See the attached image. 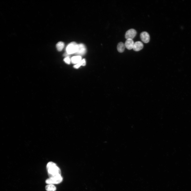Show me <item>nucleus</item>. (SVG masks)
<instances>
[{
	"label": "nucleus",
	"instance_id": "obj_1",
	"mask_svg": "<svg viewBox=\"0 0 191 191\" xmlns=\"http://www.w3.org/2000/svg\"><path fill=\"white\" fill-rule=\"evenodd\" d=\"M48 175L50 178H54L61 176V171L60 168L55 163L50 162L47 166Z\"/></svg>",
	"mask_w": 191,
	"mask_h": 191
},
{
	"label": "nucleus",
	"instance_id": "obj_2",
	"mask_svg": "<svg viewBox=\"0 0 191 191\" xmlns=\"http://www.w3.org/2000/svg\"><path fill=\"white\" fill-rule=\"evenodd\" d=\"M78 48V45L76 42H71L67 46L66 49V53L68 55L76 53Z\"/></svg>",
	"mask_w": 191,
	"mask_h": 191
},
{
	"label": "nucleus",
	"instance_id": "obj_3",
	"mask_svg": "<svg viewBox=\"0 0 191 191\" xmlns=\"http://www.w3.org/2000/svg\"><path fill=\"white\" fill-rule=\"evenodd\" d=\"M63 181V178L61 176L59 177L49 178L46 181V183L47 184H58L60 183Z\"/></svg>",
	"mask_w": 191,
	"mask_h": 191
},
{
	"label": "nucleus",
	"instance_id": "obj_4",
	"mask_svg": "<svg viewBox=\"0 0 191 191\" xmlns=\"http://www.w3.org/2000/svg\"><path fill=\"white\" fill-rule=\"evenodd\" d=\"M137 34L136 31L134 29H131L127 31L125 33V37L126 39H133Z\"/></svg>",
	"mask_w": 191,
	"mask_h": 191
},
{
	"label": "nucleus",
	"instance_id": "obj_5",
	"mask_svg": "<svg viewBox=\"0 0 191 191\" xmlns=\"http://www.w3.org/2000/svg\"><path fill=\"white\" fill-rule=\"evenodd\" d=\"M86 49L85 46L83 44L78 45V50L75 53L78 56H83L86 54Z\"/></svg>",
	"mask_w": 191,
	"mask_h": 191
},
{
	"label": "nucleus",
	"instance_id": "obj_6",
	"mask_svg": "<svg viewBox=\"0 0 191 191\" xmlns=\"http://www.w3.org/2000/svg\"><path fill=\"white\" fill-rule=\"evenodd\" d=\"M140 37L141 40L145 43H148L150 41V35L146 32H142L140 34Z\"/></svg>",
	"mask_w": 191,
	"mask_h": 191
},
{
	"label": "nucleus",
	"instance_id": "obj_7",
	"mask_svg": "<svg viewBox=\"0 0 191 191\" xmlns=\"http://www.w3.org/2000/svg\"><path fill=\"white\" fill-rule=\"evenodd\" d=\"M144 45L142 42L140 41H137L135 42L133 49L135 51H139L142 50Z\"/></svg>",
	"mask_w": 191,
	"mask_h": 191
},
{
	"label": "nucleus",
	"instance_id": "obj_8",
	"mask_svg": "<svg viewBox=\"0 0 191 191\" xmlns=\"http://www.w3.org/2000/svg\"><path fill=\"white\" fill-rule=\"evenodd\" d=\"M134 43L133 39H129L126 41L124 45L125 47L127 49L130 50L133 49Z\"/></svg>",
	"mask_w": 191,
	"mask_h": 191
},
{
	"label": "nucleus",
	"instance_id": "obj_9",
	"mask_svg": "<svg viewBox=\"0 0 191 191\" xmlns=\"http://www.w3.org/2000/svg\"><path fill=\"white\" fill-rule=\"evenodd\" d=\"M81 56H74L71 59V62L74 64H78L81 60Z\"/></svg>",
	"mask_w": 191,
	"mask_h": 191
},
{
	"label": "nucleus",
	"instance_id": "obj_10",
	"mask_svg": "<svg viewBox=\"0 0 191 191\" xmlns=\"http://www.w3.org/2000/svg\"><path fill=\"white\" fill-rule=\"evenodd\" d=\"M125 45L123 42H120L118 43L117 46L118 51L120 53H122L124 51L125 48Z\"/></svg>",
	"mask_w": 191,
	"mask_h": 191
},
{
	"label": "nucleus",
	"instance_id": "obj_11",
	"mask_svg": "<svg viewBox=\"0 0 191 191\" xmlns=\"http://www.w3.org/2000/svg\"><path fill=\"white\" fill-rule=\"evenodd\" d=\"M86 61L85 59H83L79 63L75 65L74 66V68L77 69L79 68L81 66H85L86 65Z\"/></svg>",
	"mask_w": 191,
	"mask_h": 191
},
{
	"label": "nucleus",
	"instance_id": "obj_12",
	"mask_svg": "<svg viewBox=\"0 0 191 191\" xmlns=\"http://www.w3.org/2000/svg\"><path fill=\"white\" fill-rule=\"evenodd\" d=\"M64 44L63 42H58L56 45V47L58 51H61L64 47Z\"/></svg>",
	"mask_w": 191,
	"mask_h": 191
},
{
	"label": "nucleus",
	"instance_id": "obj_13",
	"mask_svg": "<svg viewBox=\"0 0 191 191\" xmlns=\"http://www.w3.org/2000/svg\"><path fill=\"white\" fill-rule=\"evenodd\" d=\"M45 188L47 191H55L56 189V187L53 184H48Z\"/></svg>",
	"mask_w": 191,
	"mask_h": 191
},
{
	"label": "nucleus",
	"instance_id": "obj_14",
	"mask_svg": "<svg viewBox=\"0 0 191 191\" xmlns=\"http://www.w3.org/2000/svg\"><path fill=\"white\" fill-rule=\"evenodd\" d=\"M64 61L66 63L68 64H70L71 62V59L68 57H67L65 58L64 59Z\"/></svg>",
	"mask_w": 191,
	"mask_h": 191
}]
</instances>
